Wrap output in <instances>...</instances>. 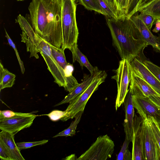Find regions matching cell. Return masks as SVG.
<instances>
[{
	"instance_id": "52a82bcc",
	"label": "cell",
	"mask_w": 160,
	"mask_h": 160,
	"mask_svg": "<svg viewBox=\"0 0 160 160\" xmlns=\"http://www.w3.org/2000/svg\"><path fill=\"white\" fill-rule=\"evenodd\" d=\"M116 74L112 77L116 80L118 87V93L115 107L117 111L124 102L129 91L128 87L131 80V69L130 62L126 59H122L119 67L116 70Z\"/></svg>"
},
{
	"instance_id": "603a6c76",
	"label": "cell",
	"mask_w": 160,
	"mask_h": 160,
	"mask_svg": "<svg viewBox=\"0 0 160 160\" xmlns=\"http://www.w3.org/2000/svg\"><path fill=\"white\" fill-rule=\"evenodd\" d=\"M140 12L149 14L156 19H160V0L154 1Z\"/></svg>"
},
{
	"instance_id": "277c9868",
	"label": "cell",
	"mask_w": 160,
	"mask_h": 160,
	"mask_svg": "<svg viewBox=\"0 0 160 160\" xmlns=\"http://www.w3.org/2000/svg\"><path fill=\"white\" fill-rule=\"evenodd\" d=\"M37 53H40L53 77L54 82L59 87H62L69 92L72 91L79 83L72 75L68 76L65 71L56 61L51 52L49 43L37 35Z\"/></svg>"
},
{
	"instance_id": "5bb4252c",
	"label": "cell",
	"mask_w": 160,
	"mask_h": 160,
	"mask_svg": "<svg viewBox=\"0 0 160 160\" xmlns=\"http://www.w3.org/2000/svg\"><path fill=\"white\" fill-rule=\"evenodd\" d=\"M129 89L132 95H143L148 97L152 95L160 96L149 84L131 70V80Z\"/></svg>"
},
{
	"instance_id": "7c38bea8",
	"label": "cell",
	"mask_w": 160,
	"mask_h": 160,
	"mask_svg": "<svg viewBox=\"0 0 160 160\" xmlns=\"http://www.w3.org/2000/svg\"><path fill=\"white\" fill-rule=\"evenodd\" d=\"M143 131L146 160H160V149L148 118L144 119Z\"/></svg>"
},
{
	"instance_id": "e575fe53",
	"label": "cell",
	"mask_w": 160,
	"mask_h": 160,
	"mask_svg": "<svg viewBox=\"0 0 160 160\" xmlns=\"http://www.w3.org/2000/svg\"><path fill=\"white\" fill-rule=\"evenodd\" d=\"M65 113V111L54 110L48 114H43L42 115L47 116L51 121H56L61 119Z\"/></svg>"
},
{
	"instance_id": "8d00e7d4",
	"label": "cell",
	"mask_w": 160,
	"mask_h": 160,
	"mask_svg": "<svg viewBox=\"0 0 160 160\" xmlns=\"http://www.w3.org/2000/svg\"><path fill=\"white\" fill-rule=\"evenodd\" d=\"M148 97L151 102L160 110V96L152 95Z\"/></svg>"
},
{
	"instance_id": "8992f818",
	"label": "cell",
	"mask_w": 160,
	"mask_h": 160,
	"mask_svg": "<svg viewBox=\"0 0 160 160\" xmlns=\"http://www.w3.org/2000/svg\"><path fill=\"white\" fill-rule=\"evenodd\" d=\"M114 143L106 134L98 137L95 141L77 160H106L114 151Z\"/></svg>"
},
{
	"instance_id": "ab89813d",
	"label": "cell",
	"mask_w": 160,
	"mask_h": 160,
	"mask_svg": "<svg viewBox=\"0 0 160 160\" xmlns=\"http://www.w3.org/2000/svg\"><path fill=\"white\" fill-rule=\"evenodd\" d=\"M135 0H127V7L128 13L130 12L131 7Z\"/></svg>"
},
{
	"instance_id": "7bdbcfd3",
	"label": "cell",
	"mask_w": 160,
	"mask_h": 160,
	"mask_svg": "<svg viewBox=\"0 0 160 160\" xmlns=\"http://www.w3.org/2000/svg\"><path fill=\"white\" fill-rule=\"evenodd\" d=\"M17 0L18 1H23L24 0Z\"/></svg>"
},
{
	"instance_id": "836d02e7",
	"label": "cell",
	"mask_w": 160,
	"mask_h": 160,
	"mask_svg": "<svg viewBox=\"0 0 160 160\" xmlns=\"http://www.w3.org/2000/svg\"><path fill=\"white\" fill-rule=\"evenodd\" d=\"M32 114L30 113L15 112L9 110H1L0 111V119L8 118L19 116H29Z\"/></svg>"
},
{
	"instance_id": "30bf717a",
	"label": "cell",
	"mask_w": 160,
	"mask_h": 160,
	"mask_svg": "<svg viewBox=\"0 0 160 160\" xmlns=\"http://www.w3.org/2000/svg\"><path fill=\"white\" fill-rule=\"evenodd\" d=\"M134 108L143 119L150 116L160 123V110L151 102L148 97L143 95H132Z\"/></svg>"
},
{
	"instance_id": "60d3db41",
	"label": "cell",
	"mask_w": 160,
	"mask_h": 160,
	"mask_svg": "<svg viewBox=\"0 0 160 160\" xmlns=\"http://www.w3.org/2000/svg\"><path fill=\"white\" fill-rule=\"evenodd\" d=\"M76 156L75 154H71L70 155L66 157L65 158L63 159L64 160H75Z\"/></svg>"
},
{
	"instance_id": "d590c367",
	"label": "cell",
	"mask_w": 160,
	"mask_h": 160,
	"mask_svg": "<svg viewBox=\"0 0 160 160\" xmlns=\"http://www.w3.org/2000/svg\"><path fill=\"white\" fill-rule=\"evenodd\" d=\"M0 158L2 160H11L6 150L1 144H0Z\"/></svg>"
},
{
	"instance_id": "e0dca14e",
	"label": "cell",
	"mask_w": 160,
	"mask_h": 160,
	"mask_svg": "<svg viewBox=\"0 0 160 160\" xmlns=\"http://www.w3.org/2000/svg\"><path fill=\"white\" fill-rule=\"evenodd\" d=\"M99 71L100 70L97 68L95 72L92 74L87 75L84 74L81 82L72 91L69 92L62 101L55 105L54 106L69 103L80 95L90 85L97 76Z\"/></svg>"
},
{
	"instance_id": "cb8c5ba5",
	"label": "cell",
	"mask_w": 160,
	"mask_h": 160,
	"mask_svg": "<svg viewBox=\"0 0 160 160\" xmlns=\"http://www.w3.org/2000/svg\"><path fill=\"white\" fill-rule=\"evenodd\" d=\"M79 4L86 9L104 15L98 0H79Z\"/></svg>"
},
{
	"instance_id": "ee69618b",
	"label": "cell",
	"mask_w": 160,
	"mask_h": 160,
	"mask_svg": "<svg viewBox=\"0 0 160 160\" xmlns=\"http://www.w3.org/2000/svg\"><path fill=\"white\" fill-rule=\"evenodd\" d=\"M159 123V126H160V123Z\"/></svg>"
},
{
	"instance_id": "6da1fadb",
	"label": "cell",
	"mask_w": 160,
	"mask_h": 160,
	"mask_svg": "<svg viewBox=\"0 0 160 160\" xmlns=\"http://www.w3.org/2000/svg\"><path fill=\"white\" fill-rule=\"evenodd\" d=\"M28 9L35 32L48 43L61 48V0H32Z\"/></svg>"
},
{
	"instance_id": "f1b7e54d",
	"label": "cell",
	"mask_w": 160,
	"mask_h": 160,
	"mask_svg": "<svg viewBox=\"0 0 160 160\" xmlns=\"http://www.w3.org/2000/svg\"><path fill=\"white\" fill-rule=\"evenodd\" d=\"M135 16L141 20L150 30L156 20L152 16L142 12H140V14Z\"/></svg>"
},
{
	"instance_id": "83f0119b",
	"label": "cell",
	"mask_w": 160,
	"mask_h": 160,
	"mask_svg": "<svg viewBox=\"0 0 160 160\" xmlns=\"http://www.w3.org/2000/svg\"><path fill=\"white\" fill-rule=\"evenodd\" d=\"M119 18H124L128 14L127 0H115Z\"/></svg>"
},
{
	"instance_id": "9c48e42d",
	"label": "cell",
	"mask_w": 160,
	"mask_h": 160,
	"mask_svg": "<svg viewBox=\"0 0 160 160\" xmlns=\"http://www.w3.org/2000/svg\"><path fill=\"white\" fill-rule=\"evenodd\" d=\"M22 30L21 34L22 41L25 43L27 51L30 52V57H34L38 58L36 48L37 45V34L35 32L30 22L22 15H19L16 19Z\"/></svg>"
},
{
	"instance_id": "ba28073f",
	"label": "cell",
	"mask_w": 160,
	"mask_h": 160,
	"mask_svg": "<svg viewBox=\"0 0 160 160\" xmlns=\"http://www.w3.org/2000/svg\"><path fill=\"white\" fill-rule=\"evenodd\" d=\"M144 119L135 115L133 126L132 160H146L143 138Z\"/></svg>"
},
{
	"instance_id": "b9f144b4",
	"label": "cell",
	"mask_w": 160,
	"mask_h": 160,
	"mask_svg": "<svg viewBox=\"0 0 160 160\" xmlns=\"http://www.w3.org/2000/svg\"><path fill=\"white\" fill-rule=\"evenodd\" d=\"M158 42L159 48H160V34H158Z\"/></svg>"
},
{
	"instance_id": "4dcf8cb0",
	"label": "cell",
	"mask_w": 160,
	"mask_h": 160,
	"mask_svg": "<svg viewBox=\"0 0 160 160\" xmlns=\"http://www.w3.org/2000/svg\"><path fill=\"white\" fill-rule=\"evenodd\" d=\"M142 61L146 67L160 82V67L149 60L144 59Z\"/></svg>"
},
{
	"instance_id": "ffe728a7",
	"label": "cell",
	"mask_w": 160,
	"mask_h": 160,
	"mask_svg": "<svg viewBox=\"0 0 160 160\" xmlns=\"http://www.w3.org/2000/svg\"><path fill=\"white\" fill-rule=\"evenodd\" d=\"M73 62L77 61L80 64L82 69L83 66L86 67L90 72L91 74H93L96 71L97 67H93L88 61L86 57L80 51L78 47L77 48L76 52L72 55Z\"/></svg>"
},
{
	"instance_id": "1f68e13d",
	"label": "cell",
	"mask_w": 160,
	"mask_h": 160,
	"mask_svg": "<svg viewBox=\"0 0 160 160\" xmlns=\"http://www.w3.org/2000/svg\"><path fill=\"white\" fill-rule=\"evenodd\" d=\"M48 142V140H43L35 142H17L16 144L18 149L20 151L22 149L28 148L34 146L42 145L47 143Z\"/></svg>"
},
{
	"instance_id": "d4e9b609",
	"label": "cell",
	"mask_w": 160,
	"mask_h": 160,
	"mask_svg": "<svg viewBox=\"0 0 160 160\" xmlns=\"http://www.w3.org/2000/svg\"><path fill=\"white\" fill-rule=\"evenodd\" d=\"M129 141L125 138L120 151L117 156V160H132V153L128 149Z\"/></svg>"
},
{
	"instance_id": "8fae6325",
	"label": "cell",
	"mask_w": 160,
	"mask_h": 160,
	"mask_svg": "<svg viewBox=\"0 0 160 160\" xmlns=\"http://www.w3.org/2000/svg\"><path fill=\"white\" fill-rule=\"evenodd\" d=\"M37 115L19 116L0 119V129L10 132L14 135L24 129L29 127Z\"/></svg>"
},
{
	"instance_id": "ac0fdd59",
	"label": "cell",
	"mask_w": 160,
	"mask_h": 160,
	"mask_svg": "<svg viewBox=\"0 0 160 160\" xmlns=\"http://www.w3.org/2000/svg\"><path fill=\"white\" fill-rule=\"evenodd\" d=\"M128 18L139 30L148 45L151 46L156 51L160 52L158 36L153 35L145 24L135 15H134Z\"/></svg>"
},
{
	"instance_id": "74e56055",
	"label": "cell",
	"mask_w": 160,
	"mask_h": 160,
	"mask_svg": "<svg viewBox=\"0 0 160 160\" xmlns=\"http://www.w3.org/2000/svg\"><path fill=\"white\" fill-rule=\"evenodd\" d=\"M103 0L112 9L116 12L118 16V14L117 10L115 0Z\"/></svg>"
},
{
	"instance_id": "3957f363",
	"label": "cell",
	"mask_w": 160,
	"mask_h": 160,
	"mask_svg": "<svg viewBox=\"0 0 160 160\" xmlns=\"http://www.w3.org/2000/svg\"><path fill=\"white\" fill-rule=\"evenodd\" d=\"M76 0H61V48L69 49L72 55L76 52L79 34L76 18Z\"/></svg>"
},
{
	"instance_id": "4316f807",
	"label": "cell",
	"mask_w": 160,
	"mask_h": 160,
	"mask_svg": "<svg viewBox=\"0 0 160 160\" xmlns=\"http://www.w3.org/2000/svg\"><path fill=\"white\" fill-rule=\"evenodd\" d=\"M98 1L104 16L114 19L119 18L116 12L112 9L103 0Z\"/></svg>"
},
{
	"instance_id": "f546056e",
	"label": "cell",
	"mask_w": 160,
	"mask_h": 160,
	"mask_svg": "<svg viewBox=\"0 0 160 160\" xmlns=\"http://www.w3.org/2000/svg\"><path fill=\"white\" fill-rule=\"evenodd\" d=\"M156 0H139L133 9L126 16L128 18L137 12H140L142 10L150 3Z\"/></svg>"
},
{
	"instance_id": "f35d334b",
	"label": "cell",
	"mask_w": 160,
	"mask_h": 160,
	"mask_svg": "<svg viewBox=\"0 0 160 160\" xmlns=\"http://www.w3.org/2000/svg\"><path fill=\"white\" fill-rule=\"evenodd\" d=\"M155 24V26L152 30V32H154L158 33L160 31V19L156 20Z\"/></svg>"
},
{
	"instance_id": "4fadbf2b",
	"label": "cell",
	"mask_w": 160,
	"mask_h": 160,
	"mask_svg": "<svg viewBox=\"0 0 160 160\" xmlns=\"http://www.w3.org/2000/svg\"><path fill=\"white\" fill-rule=\"evenodd\" d=\"M131 71L142 78L160 95V82L148 70L141 60L136 58L130 62Z\"/></svg>"
},
{
	"instance_id": "9a60e30c",
	"label": "cell",
	"mask_w": 160,
	"mask_h": 160,
	"mask_svg": "<svg viewBox=\"0 0 160 160\" xmlns=\"http://www.w3.org/2000/svg\"><path fill=\"white\" fill-rule=\"evenodd\" d=\"M123 103L125 112L123 127L126 135L125 138L131 142H132L133 136L134 110L132 102V95L129 91L126 96Z\"/></svg>"
},
{
	"instance_id": "7a4b0ae2",
	"label": "cell",
	"mask_w": 160,
	"mask_h": 160,
	"mask_svg": "<svg viewBox=\"0 0 160 160\" xmlns=\"http://www.w3.org/2000/svg\"><path fill=\"white\" fill-rule=\"evenodd\" d=\"M105 18L113 45L122 59L131 62L148 45L129 19L126 17L114 19L105 17Z\"/></svg>"
},
{
	"instance_id": "5b68a950",
	"label": "cell",
	"mask_w": 160,
	"mask_h": 160,
	"mask_svg": "<svg viewBox=\"0 0 160 160\" xmlns=\"http://www.w3.org/2000/svg\"><path fill=\"white\" fill-rule=\"evenodd\" d=\"M107 76L104 71H100L92 82L80 95L71 101L65 110V113L61 119L63 122L72 119L80 111L84 112L85 106L90 97L103 82Z\"/></svg>"
},
{
	"instance_id": "484cf974",
	"label": "cell",
	"mask_w": 160,
	"mask_h": 160,
	"mask_svg": "<svg viewBox=\"0 0 160 160\" xmlns=\"http://www.w3.org/2000/svg\"><path fill=\"white\" fill-rule=\"evenodd\" d=\"M147 118L156 141L160 149V127L159 123L153 117L149 116Z\"/></svg>"
},
{
	"instance_id": "7402d4cb",
	"label": "cell",
	"mask_w": 160,
	"mask_h": 160,
	"mask_svg": "<svg viewBox=\"0 0 160 160\" xmlns=\"http://www.w3.org/2000/svg\"><path fill=\"white\" fill-rule=\"evenodd\" d=\"M83 112L82 111L79 112L74 117V120L71 122L68 128L55 135L53 138L59 136H72L75 135L77 126L81 120Z\"/></svg>"
},
{
	"instance_id": "d6986e66",
	"label": "cell",
	"mask_w": 160,
	"mask_h": 160,
	"mask_svg": "<svg viewBox=\"0 0 160 160\" xmlns=\"http://www.w3.org/2000/svg\"><path fill=\"white\" fill-rule=\"evenodd\" d=\"M16 75L5 68L0 62V90L12 87L14 84Z\"/></svg>"
},
{
	"instance_id": "2e32d148",
	"label": "cell",
	"mask_w": 160,
	"mask_h": 160,
	"mask_svg": "<svg viewBox=\"0 0 160 160\" xmlns=\"http://www.w3.org/2000/svg\"><path fill=\"white\" fill-rule=\"evenodd\" d=\"M0 144L6 150L11 160H25L14 139V135L8 132H0Z\"/></svg>"
},
{
	"instance_id": "44dd1931",
	"label": "cell",
	"mask_w": 160,
	"mask_h": 160,
	"mask_svg": "<svg viewBox=\"0 0 160 160\" xmlns=\"http://www.w3.org/2000/svg\"><path fill=\"white\" fill-rule=\"evenodd\" d=\"M49 44L53 57L58 63L65 71L66 73L68 63H67L66 60L64 53V50L61 48H58L49 43Z\"/></svg>"
},
{
	"instance_id": "d6a6232c",
	"label": "cell",
	"mask_w": 160,
	"mask_h": 160,
	"mask_svg": "<svg viewBox=\"0 0 160 160\" xmlns=\"http://www.w3.org/2000/svg\"><path fill=\"white\" fill-rule=\"evenodd\" d=\"M5 37L7 39L9 45L14 50L20 66L21 72L22 74H23L25 71V69L23 65V63L20 58L15 45L8 34L5 29Z\"/></svg>"
}]
</instances>
